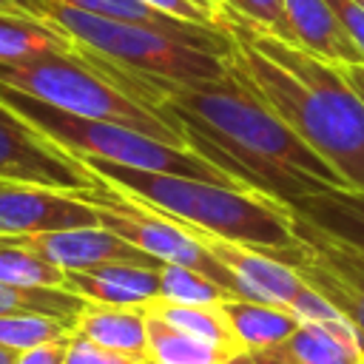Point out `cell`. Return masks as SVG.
Wrapping results in <instances>:
<instances>
[{
    "label": "cell",
    "instance_id": "cell-4",
    "mask_svg": "<svg viewBox=\"0 0 364 364\" xmlns=\"http://www.w3.org/2000/svg\"><path fill=\"white\" fill-rule=\"evenodd\" d=\"M40 9L46 20L57 23L88 54L151 85L156 91V105L165 88L219 80L230 68V37L222 28L182 34L151 23L88 14L57 0H40Z\"/></svg>",
    "mask_w": 364,
    "mask_h": 364
},
{
    "label": "cell",
    "instance_id": "cell-33",
    "mask_svg": "<svg viewBox=\"0 0 364 364\" xmlns=\"http://www.w3.org/2000/svg\"><path fill=\"white\" fill-rule=\"evenodd\" d=\"M344 71V77L350 80V85L361 94V100H364V65H344L341 68Z\"/></svg>",
    "mask_w": 364,
    "mask_h": 364
},
{
    "label": "cell",
    "instance_id": "cell-13",
    "mask_svg": "<svg viewBox=\"0 0 364 364\" xmlns=\"http://www.w3.org/2000/svg\"><path fill=\"white\" fill-rule=\"evenodd\" d=\"M293 43L333 65H364L361 51L341 28L327 0H284Z\"/></svg>",
    "mask_w": 364,
    "mask_h": 364
},
{
    "label": "cell",
    "instance_id": "cell-19",
    "mask_svg": "<svg viewBox=\"0 0 364 364\" xmlns=\"http://www.w3.org/2000/svg\"><path fill=\"white\" fill-rule=\"evenodd\" d=\"M145 313H154L162 321H168L171 327H176L182 333H191L202 341H210V344H216V347H222L233 355L247 353L242 347V341L236 338L222 304H176V301L156 299L145 307Z\"/></svg>",
    "mask_w": 364,
    "mask_h": 364
},
{
    "label": "cell",
    "instance_id": "cell-9",
    "mask_svg": "<svg viewBox=\"0 0 364 364\" xmlns=\"http://www.w3.org/2000/svg\"><path fill=\"white\" fill-rule=\"evenodd\" d=\"M0 179L82 193L97 185L91 171L71 154L46 142L0 105Z\"/></svg>",
    "mask_w": 364,
    "mask_h": 364
},
{
    "label": "cell",
    "instance_id": "cell-30",
    "mask_svg": "<svg viewBox=\"0 0 364 364\" xmlns=\"http://www.w3.org/2000/svg\"><path fill=\"white\" fill-rule=\"evenodd\" d=\"M68 338H57V341H46L37 344L31 350H23L17 355V364H65V353H68Z\"/></svg>",
    "mask_w": 364,
    "mask_h": 364
},
{
    "label": "cell",
    "instance_id": "cell-23",
    "mask_svg": "<svg viewBox=\"0 0 364 364\" xmlns=\"http://www.w3.org/2000/svg\"><path fill=\"white\" fill-rule=\"evenodd\" d=\"M159 299L176 301V304H225L236 296L193 267L162 264L159 267Z\"/></svg>",
    "mask_w": 364,
    "mask_h": 364
},
{
    "label": "cell",
    "instance_id": "cell-7",
    "mask_svg": "<svg viewBox=\"0 0 364 364\" xmlns=\"http://www.w3.org/2000/svg\"><path fill=\"white\" fill-rule=\"evenodd\" d=\"M94 176V173H91ZM97 185L91 191H82L80 196H85L97 213V222L102 228H108L111 233L122 236L125 242H131L134 247H139L142 253H148L151 259L162 262V264H185L193 267L199 273H205L208 279H213L216 284H222L225 290H230L236 299H245L239 282L230 276L228 267H222L188 230L179 219L151 208L148 202H142L139 196L94 176Z\"/></svg>",
    "mask_w": 364,
    "mask_h": 364
},
{
    "label": "cell",
    "instance_id": "cell-15",
    "mask_svg": "<svg viewBox=\"0 0 364 364\" xmlns=\"http://www.w3.org/2000/svg\"><path fill=\"white\" fill-rule=\"evenodd\" d=\"M276 350L287 364H364V347L347 318L301 321Z\"/></svg>",
    "mask_w": 364,
    "mask_h": 364
},
{
    "label": "cell",
    "instance_id": "cell-31",
    "mask_svg": "<svg viewBox=\"0 0 364 364\" xmlns=\"http://www.w3.org/2000/svg\"><path fill=\"white\" fill-rule=\"evenodd\" d=\"M0 11L3 14H20V17H34V20H46L40 0H0Z\"/></svg>",
    "mask_w": 364,
    "mask_h": 364
},
{
    "label": "cell",
    "instance_id": "cell-37",
    "mask_svg": "<svg viewBox=\"0 0 364 364\" xmlns=\"http://www.w3.org/2000/svg\"><path fill=\"white\" fill-rule=\"evenodd\" d=\"M355 3H358V6H364V0H355Z\"/></svg>",
    "mask_w": 364,
    "mask_h": 364
},
{
    "label": "cell",
    "instance_id": "cell-35",
    "mask_svg": "<svg viewBox=\"0 0 364 364\" xmlns=\"http://www.w3.org/2000/svg\"><path fill=\"white\" fill-rule=\"evenodd\" d=\"M228 364H253V358H250V353H239L236 358H230Z\"/></svg>",
    "mask_w": 364,
    "mask_h": 364
},
{
    "label": "cell",
    "instance_id": "cell-24",
    "mask_svg": "<svg viewBox=\"0 0 364 364\" xmlns=\"http://www.w3.org/2000/svg\"><path fill=\"white\" fill-rule=\"evenodd\" d=\"M57 3H65V6L80 9V11H88V14L151 23V26L171 28V31H182V34H208V31H219V28H202V26H193V23L173 20V17H168V14H159V11L148 9V6L139 3V0H57Z\"/></svg>",
    "mask_w": 364,
    "mask_h": 364
},
{
    "label": "cell",
    "instance_id": "cell-3",
    "mask_svg": "<svg viewBox=\"0 0 364 364\" xmlns=\"http://www.w3.org/2000/svg\"><path fill=\"white\" fill-rule=\"evenodd\" d=\"M94 176L139 196L151 208L193 225L199 230L259 247L284 264L299 256V236L293 230V208L267 193L208 182L182 173L136 171L111 162L80 159Z\"/></svg>",
    "mask_w": 364,
    "mask_h": 364
},
{
    "label": "cell",
    "instance_id": "cell-6",
    "mask_svg": "<svg viewBox=\"0 0 364 364\" xmlns=\"http://www.w3.org/2000/svg\"><path fill=\"white\" fill-rule=\"evenodd\" d=\"M0 105L11 111L20 122H26L31 131H37L46 142L71 154L74 159H94V162H111V165L136 168V171L182 173V176H196L208 182L236 185L230 176H225L199 154L188 148H176L156 136H148L136 128L108 122V119L65 114L9 85H0Z\"/></svg>",
    "mask_w": 364,
    "mask_h": 364
},
{
    "label": "cell",
    "instance_id": "cell-11",
    "mask_svg": "<svg viewBox=\"0 0 364 364\" xmlns=\"http://www.w3.org/2000/svg\"><path fill=\"white\" fill-rule=\"evenodd\" d=\"M26 247L37 250L43 259L51 264L63 267L65 273L71 270H91L100 264H114V262H128V264H148L159 267L162 262L151 259L122 236L111 233L102 225L91 228H68V230H48V233H34V236H17Z\"/></svg>",
    "mask_w": 364,
    "mask_h": 364
},
{
    "label": "cell",
    "instance_id": "cell-32",
    "mask_svg": "<svg viewBox=\"0 0 364 364\" xmlns=\"http://www.w3.org/2000/svg\"><path fill=\"white\" fill-rule=\"evenodd\" d=\"M253 364H287V358L276 350V347H264V350H250Z\"/></svg>",
    "mask_w": 364,
    "mask_h": 364
},
{
    "label": "cell",
    "instance_id": "cell-18",
    "mask_svg": "<svg viewBox=\"0 0 364 364\" xmlns=\"http://www.w3.org/2000/svg\"><path fill=\"white\" fill-rule=\"evenodd\" d=\"M293 210L364 250V191L327 188L293 202Z\"/></svg>",
    "mask_w": 364,
    "mask_h": 364
},
{
    "label": "cell",
    "instance_id": "cell-14",
    "mask_svg": "<svg viewBox=\"0 0 364 364\" xmlns=\"http://www.w3.org/2000/svg\"><path fill=\"white\" fill-rule=\"evenodd\" d=\"M74 333L91 338L94 344L134 358L136 364L151 361L148 355V327L145 307H114L85 301L74 321Z\"/></svg>",
    "mask_w": 364,
    "mask_h": 364
},
{
    "label": "cell",
    "instance_id": "cell-2",
    "mask_svg": "<svg viewBox=\"0 0 364 364\" xmlns=\"http://www.w3.org/2000/svg\"><path fill=\"white\" fill-rule=\"evenodd\" d=\"M230 37V71L310 145L347 188L364 191V100L333 65L264 26L216 6Z\"/></svg>",
    "mask_w": 364,
    "mask_h": 364
},
{
    "label": "cell",
    "instance_id": "cell-34",
    "mask_svg": "<svg viewBox=\"0 0 364 364\" xmlns=\"http://www.w3.org/2000/svg\"><path fill=\"white\" fill-rule=\"evenodd\" d=\"M17 355L20 353H14V350H9V347L0 344V364H17Z\"/></svg>",
    "mask_w": 364,
    "mask_h": 364
},
{
    "label": "cell",
    "instance_id": "cell-26",
    "mask_svg": "<svg viewBox=\"0 0 364 364\" xmlns=\"http://www.w3.org/2000/svg\"><path fill=\"white\" fill-rule=\"evenodd\" d=\"M225 3L228 9H233L236 14L264 26L267 31L279 34L282 40L293 43V34H290V23H287V6L284 0H219Z\"/></svg>",
    "mask_w": 364,
    "mask_h": 364
},
{
    "label": "cell",
    "instance_id": "cell-22",
    "mask_svg": "<svg viewBox=\"0 0 364 364\" xmlns=\"http://www.w3.org/2000/svg\"><path fill=\"white\" fill-rule=\"evenodd\" d=\"M0 282L20 287H65V270L26 247L17 236H0Z\"/></svg>",
    "mask_w": 364,
    "mask_h": 364
},
{
    "label": "cell",
    "instance_id": "cell-36",
    "mask_svg": "<svg viewBox=\"0 0 364 364\" xmlns=\"http://www.w3.org/2000/svg\"><path fill=\"white\" fill-rule=\"evenodd\" d=\"M205 3H210V6H219V0H205Z\"/></svg>",
    "mask_w": 364,
    "mask_h": 364
},
{
    "label": "cell",
    "instance_id": "cell-20",
    "mask_svg": "<svg viewBox=\"0 0 364 364\" xmlns=\"http://www.w3.org/2000/svg\"><path fill=\"white\" fill-rule=\"evenodd\" d=\"M145 327H148V355L156 364H228L236 358L233 353L202 341L191 333H182L162 321L154 313H145Z\"/></svg>",
    "mask_w": 364,
    "mask_h": 364
},
{
    "label": "cell",
    "instance_id": "cell-29",
    "mask_svg": "<svg viewBox=\"0 0 364 364\" xmlns=\"http://www.w3.org/2000/svg\"><path fill=\"white\" fill-rule=\"evenodd\" d=\"M341 23V28L347 31V37L353 40V46L361 51L364 57V6H358L355 0H327Z\"/></svg>",
    "mask_w": 364,
    "mask_h": 364
},
{
    "label": "cell",
    "instance_id": "cell-8",
    "mask_svg": "<svg viewBox=\"0 0 364 364\" xmlns=\"http://www.w3.org/2000/svg\"><path fill=\"white\" fill-rule=\"evenodd\" d=\"M293 230L301 247L290 267L353 324L364 347V250L313 225L299 210H293Z\"/></svg>",
    "mask_w": 364,
    "mask_h": 364
},
{
    "label": "cell",
    "instance_id": "cell-38",
    "mask_svg": "<svg viewBox=\"0 0 364 364\" xmlns=\"http://www.w3.org/2000/svg\"><path fill=\"white\" fill-rule=\"evenodd\" d=\"M145 364H156V361H145Z\"/></svg>",
    "mask_w": 364,
    "mask_h": 364
},
{
    "label": "cell",
    "instance_id": "cell-5",
    "mask_svg": "<svg viewBox=\"0 0 364 364\" xmlns=\"http://www.w3.org/2000/svg\"><path fill=\"white\" fill-rule=\"evenodd\" d=\"M0 85L23 91L57 111L108 119L188 148L179 125L156 105V91L94 54H40L0 63Z\"/></svg>",
    "mask_w": 364,
    "mask_h": 364
},
{
    "label": "cell",
    "instance_id": "cell-1",
    "mask_svg": "<svg viewBox=\"0 0 364 364\" xmlns=\"http://www.w3.org/2000/svg\"><path fill=\"white\" fill-rule=\"evenodd\" d=\"M159 111L179 125L188 151L247 191L293 205L327 188H347L230 68L219 80L165 88Z\"/></svg>",
    "mask_w": 364,
    "mask_h": 364
},
{
    "label": "cell",
    "instance_id": "cell-12",
    "mask_svg": "<svg viewBox=\"0 0 364 364\" xmlns=\"http://www.w3.org/2000/svg\"><path fill=\"white\" fill-rule=\"evenodd\" d=\"M159 267L114 262L91 270H71L65 273V290L94 304L148 307L159 299Z\"/></svg>",
    "mask_w": 364,
    "mask_h": 364
},
{
    "label": "cell",
    "instance_id": "cell-10",
    "mask_svg": "<svg viewBox=\"0 0 364 364\" xmlns=\"http://www.w3.org/2000/svg\"><path fill=\"white\" fill-rule=\"evenodd\" d=\"M91 225L100 222L85 196L0 179V236H34Z\"/></svg>",
    "mask_w": 364,
    "mask_h": 364
},
{
    "label": "cell",
    "instance_id": "cell-16",
    "mask_svg": "<svg viewBox=\"0 0 364 364\" xmlns=\"http://www.w3.org/2000/svg\"><path fill=\"white\" fill-rule=\"evenodd\" d=\"M40 54H85V48L51 20L0 11V63Z\"/></svg>",
    "mask_w": 364,
    "mask_h": 364
},
{
    "label": "cell",
    "instance_id": "cell-21",
    "mask_svg": "<svg viewBox=\"0 0 364 364\" xmlns=\"http://www.w3.org/2000/svg\"><path fill=\"white\" fill-rule=\"evenodd\" d=\"M85 299L65 287H20L0 282V316H48L74 330Z\"/></svg>",
    "mask_w": 364,
    "mask_h": 364
},
{
    "label": "cell",
    "instance_id": "cell-17",
    "mask_svg": "<svg viewBox=\"0 0 364 364\" xmlns=\"http://www.w3.org/2000/svg\"><path fill=\"white\" fill-rule=\"evenodd\" d=\"M222 310H225L236 338L242 341V347L247 353L282 344L301 324L296 318V313H290L287 307L267 304V301H253V299H230V301L222 304Z\"/></svg>",
    "mask_w": 364,
    "mask_h": 364
},
{
    "label": "cell",
    "instance_id": "cell-25",
    "mask_svg": "<svg viewBox=\"0 0 364 364\" xmlns=\"http://www.w3.org/2000/svg\"><path fill=\"white\" fill-rule=\"evenodd\" d=\"M74 330L48 316H0V344L23 353L46 341H57L71 336Z\"/></svg>",
    "mask_w": 364,
    "mask_h": 364
},
{
    "label": "cell",
    "instance_id": "cell-27",
    "mask_svg": "<svg viewBox=\"0 0 364 364\" xmlns=\"http://www.w3.org/2000/svg\"><path fill=\"white\" fill-rule=\"evenodd\" d=\"M139 3H145L148 9H154L159 14L182 20V23H193V26H202V28H219L216 6H210L205 0H139Z\"/></svg>",
    "mask_w": 364,
    "mask_h": 364
},
{
    "label": "cell",
    "instance_id": "cell-28",
    "mask_svg": "<svg viewBox=\"0 0 364 364\" xmlns=\"http://www.w3.org/2000/svg\"><path fill=\"white\" fill-rule=\"evenodd\" d=\"M65 364H136V361L128 358V355H119L114 350H105V347L94 344L91 338H85L80 333H71Z\"/></svg>",
    "mask_w": 364,
    "mask_h": 364
}]
</instances>
